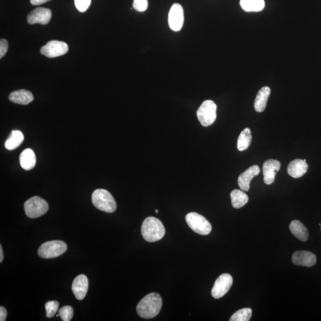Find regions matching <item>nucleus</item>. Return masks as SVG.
I'll return each mask as SVG.
<instances>
[{"label":"nucleus","mask_w":321,"mask_h":321,"mask_svg":"<svg viewBox=\"0 0 321 321\" xmlns=\"http://www.w3.org/2000/svg\"><path fill=\"white\" fill-rule=\"evenodd\" d=\"M162 305V300L160 294L151 293L139 302L136 310L139 317L144 319H152L159 314Z\"/></svg>","instance_id":"nucleus-1"},{"label":"nucleus","mask_w":321,"mask_h":321,"mask_svg":"<svg viewBox=\"0 0 321 321\" xmlns=\"http://www.w3.org/2000/svg\"><path fill=\"white\" fill-rule=\"evenodd\" d=\"M141 233L148 242H156L165 236V229L161 221L156 217L150 216L142 223Z\"/></svg>","instance_id":"nucleus-2"},{"label":"nucleus","mask_w":321,"mask_h":321,"mask_svg":"<svg viewBox=\"0 0 321 321\" xmlns=\"http://www.w3.org/2000/svg\"><path fill=\"white\" fill-rule=\"evenodd\" d=\"M92 201L97 209L108 213H112L117 209L114 198L105 189L95 190L92 193Z\"/></svg>","instance_id":"nucleus-3"},{"label":"nucleus","mask_w":321,"mask_h":321,"mask_svg":"<svg viewBox=\"0 0 321 321\" xmlns=\"http://www.w3.org/2000/svg\"><path fill=\"white\" fill-rule=\"evenodd\" d=\"M67 249L66 243L62 241H49L41 245L38 249V255L42 258H55L64 254Z\"/></svg>","instance_id":"nucleus-4"},{"label":"nucleus","mask_w":321,"mask_h":321,"mask_svg":"<svg viewBox=\"0 0 321 321\" xmlns=\"http://www.w3.org/2000/svg\"><path fill=\"white\" fill-rule=\"evenodd\" d=\"M24 208L27 216L30 218H36L46 214L49 207L44 199L39 196H34L25 202Z\"/></svg>","instance_id":"nucleus-5"},{"label":"nucleus","mask_w":321,"mask_h":321,"mask_svg":"<svg viewBox=\"0 0 321 321\" xmlns=\"http://www.w3.org/2000/svg\"><path fill=\"white\" fill-rule=\"evenodd\" d=\"M216 109V105L212 100L205 101L201 104L197 111V117L202 126H210L215 122Z\"/></svg>","instance_id":"nucleus-6"},{"label":"nucleus","mask_w":321,"mask_h":321,"mask_svg":"<svg viewBox=\"0 0 321 321\" xmlns=\"http://www.w3.org/2000/svg\"><path fill=\"white\" fill-rule=\"evenodd\" d=\"M185 218L187 225L196 233L208 235L212 230L210 222L200 214L190 213L187 214Z\"/></svg>","instance_id":"nucleus-7"},{"label":"nucleus","mask_w":321,"mask_h":321,"mask_svg":"<svg viewBox=\"0 0 321 321\" xmlns=\"http://www.w3.org/2000/svg\"><path fill=\"white\" fill-rule=\"evenodd\" d=\"M233 279L229 273H223L216 279L211 294L214 298L218 299L225 295L233 284Z\"/></svg>","instance_id":"nucleus-8"},{"label":"nucleus","mask_w":321,"mask_h":321,"mask_svg":"<svg viewBox=\"0 0 321 321\" xmlns=\"http://www.w3.org/2000/svg\"><path fill=\"white\" fill-rule=\"evenodd\" d=\"M68 51V47L64 42L54 40L42 47L40 52L47 57L54 58L65 54Z\"/></svg>","instance_id":"nucleus-9"},{"label":"nucleus","mask_w":321,"mask_h":321,"mask_svg":"<svg viewBox=\"0 0 321 321\" xmlns=\"http://www.w3.org/2000/svg\"><path fill=\"white\" fill-rule=\"evenodd\" d=\"M184 11L182 6L175 3L171 6L168 14L169 28L175 32L180 31L184 23Z\"/></svg>","instance_id":"nucleus-10"},{"label":"nucleus","mask_w":321,"mask_h":321,"mask_svg":"<svg viewBox=\"0 0 321 321\" xmlns=\"http://www.w3.org/2000/svg\"><path fill=\"white\" fill-rule=\"evenodd\" d=\"M52 11L50 9L38 7L30 12L27 17L28 22L31 25L40 23L41 25H47L52 19Z\"/></svg>","instance_id":"nucleus-11"},{"label":"nucleus","mask_w":321,"mask_h":321,"mask_svg":"<svg viewBox=\"0 0 321 321\" xmlns=\"http://www.w3.org/2000/svg\"><path fill=\"white\" fill-rule=\"evenodd\" d=\"M316 255L306 251H298L293 253L291 261L296 266L311 267L317 263Z\"/></svg>","instance_id":"nucleus-12"},{"label":"nucleus","mask_w":321,"mask_h":321,"mask_svg":"<svg viewBox=\"0 0 321 321\" xmlns=\"http://www.w3.org/2000/svg\"><path fill=\"white\" fill-rule=\"evenodd\" d=\"M281 168V163L278 160L269 159L263 164V174L265 183L269 185L274 181L275 175Z\"/></svg>","instance_id":"nucleus-13"},{"label":"nucleus","mask_w":321,"mask_h":321,"mask_svg":"<svg viewBox=\"0 0 321 321\" xmlns=\"http://www.w3.org/2000/svg\"><path fill=\"white\" fill-rule=\"evenodd\" d=\"M88 287L87 276L83 274L77 276L72 284V291L76 298L79 300L84 299L87 294Z\"/></svg>","instance_id":"nucleus-14"},{"label":"nucleus","mask_w":321,"mask_h":321,"mask_svg":"<svg viewBox=\"0 0 321 321\" xmlns=\"http://www.w3.org/2000/svg\"><path fill=\"white\" fill-rule=\"evenodd\" d=\"M260 166L254 165L241 174L238 178V184H239L240 188L243 191L248 192L250 189V184H251L252 178L257 176L260 174Z\"/></svg>","instance_id":"nucleus-15"},{"label":"nucleus","mask_w":321,"mask_h":321,"mask_svg":"<svg viewBox=\"0 0 321 321\" xmlns=\"http://www.w3.org/2000/svg\"><path fill=\"white\" fill-rule=\"evenodd\" d=\"M308 164L304 160L296 159L290 162L287 166L288 174L293 178H300L306 173Z\"/></svg>","instance_id":"nucleus-16"},{"label":"nucleus","mask_w":321,"mask_h":321,"mask_svg":"<svg viewBox=\"0 0 321 321\" xmlns=\"http://www.w3.org/2000/svg\"><path fill=\"white\" fill-rule=\"evenodd\" d=\"M34 98L31 92L25 90V89H20L11 92L9 95V100L11 102L20 104V105H28L32 102Z\"/></svg>","instance_id":"nucleus-17"},{"label":"nucleus","mask_w":321,"mask_h":321,"mask_svg":"<svg viewBox=\"0 0 321 321\" xmlns=\"http://www.w3.org/2000/svg\"><path fill=\"white\" fill-rule=\"evenodd\" d=\"M270 94V89L268 86L262 88L256 97L254 107L255 111L258 112H263L266 108L268 100Z\"/></svg>","instance_id":"nucleus-18"},{"label":"nucleus","mask_w":321,"mask_h":321,"mask_svg":"<svg viewBox=\"0 0 321 321\" xmlns=\"http://www.w3.org/2000/svg\"><path fill=\"white\" fill-rule=\"evenodd\" d=\"M290 230L294 236L302 242H306L308 240L309 231L306 226L299 220H293L291 221Z\"/></svg>","instance_id":"nucleus-19"},{"label":"nucleus","mask_w":321,"mask_h":321,"mask_svg":"<svg viewBox=\"0 0 321 321\" xmlns=\"http://www.w3.org/2000/svg\"><path fill=\"white\" fill-rule=\"evenodd\" d=\"M37 162L34 151L30 148L24 150L20 156V163L25 170H31L34 168Z\"/></svg>","instance_id":"nucleus-20"},{"label":"nucleus","mask_w":321,"mask_h":321,"mask_svg":"<svg viewBox=\"0 0 321 321\" xmlns=\"http://www.w3.org/2000/svg\"><path fill=\"white\" fill-rule=\"evenodd\" d=\"M24 140L23 133L19 130H13L5 142V147L8 150H14L22 144Z\"/></svg>","instance_id":"nucleus-21"},{"label":"nucleus","mask_w":321,"mask_h":321,"mask_svg":"<svg viewBox=\"0 0 321 321\" xmlns=\"http://www.w3.org/2000/svg\"><path fill=\"white\" fill-rule=\"evenodd\" d=\"M231 204L236 209L242 208L248 203V196L246 193L239 189H235L230 193Z\"/></svg>","instance_id":"nucleus-22"},{"label":"nucleus","mask_w":321,"mask_h":321,"mask_svg":"<svg viewBox=\"0 0 321 321\" xmlns=\"http://www.w3.org/2000/svg\"><path fill=\"white\" fill-rule=\"evenodd\" d=\"M240 4L243 10L247 12H258L265 7L264 0H240Z\"/></svg>","instance_id":"nucleus-23"},{"label":"nucleus","mask_w":321,"mask_h":321,"mask_svg":"<svg viewBox=\"0 0 321 321\" xmlns=\"http://www.w3.org/2000/svg\"><path fill=\"white\" fill-rule=\"evenodd\" d=\"M252 136L251 129L247 127L240 133L237 140L238 150L243 151L248 149L251 144Z\"/></svg>","instance_id":"nucleus-24"},{"label":"nucleus","mask_w":321,"mask_h":321,"mask_svg":"<svg viewBox=\"0 0 321 321\" xmlns=\"http://www.w3.org/2000/svg\"><path fill=\"white\" fill-rule=\"evenodd\" d=\"M252 311L251 308L240 309L232 315L230 321H249L251 320Z\"/></svg>","instance_id":"nucleus-25"},{"label":"nucleus","mask_w":321,"mask_h":321,"mask_svg":"<svg viewBox=\"0 0 321 321\" xmlns=\"http://www.w3.org/2000/svg\"><path fill=\"white\" fill-rule=\"evenodd\" d=\"M46 309V315L48 318H51L54 316L59 307L57 301H49L45 305Z\"/></svg>","instance_id":"nucleus-26"},{"label":"nucleus","mask_w":321,"mask_h":321,"mask_svg":"<svg viewBox=\"0 0 321 321\" xmlns=\"http://www.w3.org/2000/svg\"><path fill=\"white\" fill-rule=\"evenodd\" d=\"M59 317L63 321H70L73 316V309L70 306H65L59 310Z\"/></svg>","instance_id":"nucleus-27"},{"label":"nucleus","mask_w":321,"mask_h":321,"mask_svg":"<svg viewBox=\"0 0 321 321\" xmlns=\"http://www.w3.org/2000/svg\"><path fill=\"white\" fill-rule=\"evenodd\" d=\"M148 0H133V7L139 12H144L147 10Z\"/></svg>","instance_id":"nucleus-28"},{"label":"nucleus","mask_w":321,"mask_h":321,"mask_svg":"<svg viewBox=\"0 0 321 321\" xmlns=\"http://www.w3.org/2000/svg\"><path fill=\"white\" fill-rule=\"evenodd\" d=\"M91 0H74V4L80 12H85L90 6Z\"/></svg>","instance_id":"nucleus-29"},{"label":"nucleus","mask_w":321,"mask_h":321,"mask_svg":"<svg viewBox=\"0 0 321 321\" xmlns=\"http://www.w3.org/2000/svg\"><path fill=\"white\" fill-rule=\"evenodd\" d=\"M8 50V43L7 41L2 39L0 41V58H2L4 56L6 53L7 52Z\"/></svg>","instance_id":"nucleus-30"},{"label":"nucleus","mask_w":321,"mask_h":321,"mask_svg":"<svg viewBox=\"0 0 321 321\" xmlns=\"http://www.w3.org/2000/svg\"><path fill=\"white\" fill-rule=\"evenodd\" d=\"M7 312L6 309L3 306L0 307V321H4L7 318Z\"/></svg>","instance_id":"nucleus-31"},{"label":"nucleus","mask_w":321,"mask_h":321,"mask_svg":"<svg viewBox=\"0 0 321 321\" xmlns=\"http://www.w3.org/2000/svg\"><path fill=\"white\" fill-rule=\"evenodd\" d=\"M50 1L52 0H31V3L32 5H39Z\"/></svg>","instance_id":"nucleus-32"},{"label":"nucleus","mask_w":321,"mask_h":321,"mask_svg":"<svg viewBox=\"0 0 321 321\" xmlns=\"http://www.w3.org/2000/svg\"><path fill=\"white\" fill-rule=\"evenodd\" d=\"M3 259H4V255H3L2 246L0 245V263H2Z\"/></svg>","instance_id":"nucleus-33"},{"label":"nucleus","mask_w":321,"mask_h":321,"mask_svg":"<svg viewBox=\"0 0 321 321\" xmlns=\"http://www.w3.org/2000/svg\"><path fill=\"white\" fill-rule=\"evenodd\" d=\"M156 213H157V214L159 213V210H156Z\"/></svg>","instance_id":"nucleus-34"},{"label":"nucleus","mask_w":321,"mask_h":321,"mask_svg":"<svg viewBox=\"0 0 321 321\" xmlns=\"http://www.w3.org/2000/svg\"></svg>","instance_id":"nucleus-35"}]
</instances>
